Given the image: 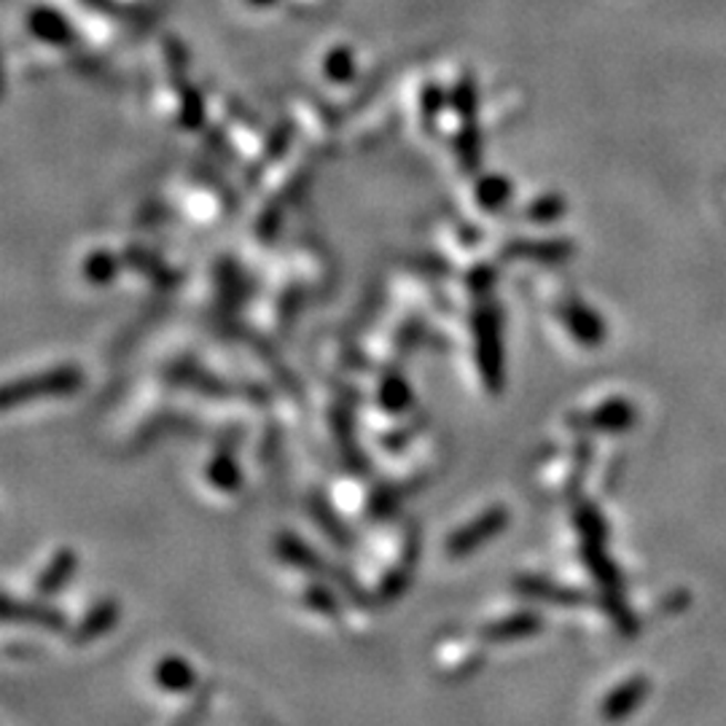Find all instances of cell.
<instances>
[{"label": "cell", "mask_w": 726, "mask_h": 726, "mask_svg": "<svg viewBox=\"0 0 726 726\" xmlns=\"http://www.w3.org/2000/svg\"><path fill=\"white\" fill-rule=\"evenodd\" d=\"M474 355L481 383L492 396H498L506 385L504 312L498 304H481L474 312Z\"/></svg>", "instance_id": "cell-1"}, {"label": "cell", "mask_w": 726, "mask_h": 726, "mask_svg": "<svg viewBox=\"0 0 726 726\" xmlns=\"http://www.w3.org/2000/svg\"><path fill=\"white\" fill-rule=\"evenodd\" d=\"M84 385V372L76 363H60V366L46 369V372L33 374V377L14 380L3 387V409H14L20 404L41 402V398L71 396Z\"/></svg>", "instance_id": "cell-2"}, {"label": "cell", "mask_w": 726, "mask_h": 726, "mask_svg": "<svg viewBox=\"0 0 726 726\" xmlns=\"http://www.w3.org/2000/svg\"><path fill=\"white\" fill-rule=\"evenodd\" d=\"M509 528V509L506 506H490V509L481 511L479 517H474L471 522H466L455 533L447 536L444 541V554L449 560H463V557H471L479 552L485 543H490L492 538H498L504 530Z\"/></svg>", "instance_id": "cell-3"}, {"label": "cell", "mask_w": 726, "mask_h": 726, "mask_svg": "<svg viewBox=\"0 0 726 726\" xmlns=\"http://www.w3.org/2000/svg\"><path fill=\"white\" fill-rule=\"evenodd\" d=\"M637 406L628 398H611L598 404L590 412H573L568 415V428L575 434H624L635 428Z\"/></svg>", "instance_id": "cell-4"}, {"label": "cell", "mask_w": 726, "mask_h": 726, "mask_svg": "<svg viewBox=\"0 0 726 726\" xmlns=\"http://www.w3.org/2000/svg\"><path fill=\"white\" fill-rule=\"evenodd\" d=\"M417 557H421V528H417V522H412L404 533L402 560L380 579L377 590H374V600H377V603H396V600L409 590Z\"/></svg>", "instance_id": "cell-5"}, {"label": "cell", "mask_w": 726, "mask_h": 726, "mask_svg": "<svg viewBox=\"0 0 726 726\" xmlns=\"http://www.w3.org/2000/svg\"><path fill=\"white\" fill-rule=\"evenodd\" d=\"M557 318L566 325L568 334L579 344H584V348H600L605 336H609V325H605L603 318L590 304L579 302V299H566V302L557 307Z\"/></svg>", "instance_id": "cell-6"}, {"label": "cell", "mask_w": 726, "mask_h": 726, "mask_svg": "<svg viewBox=\"0 0 726 726\" xmlns=\"http://www.w3.org/2000/svg\"><path fill=\"white\" fill-rule=\"evenodd\" d=\"M3 619L6 622L33 624L49 632H65L68 630V613L58 605L46 603V600H17L11 594L3 598Z\"/></svg>", "instance_id": "cell-7"}, {"label": "cell", "mask_w": 726, "mask_h": 726, "mask_svg": "<svg viewBox=\"0 0 726 726\" xmlns=\"http://www.w3.org/2000/svg\"><path fill=\"white\" fill-rule=\"evenodd\" d=\"M331 431H334L336 447H340L348 471L359 474V477H366V474L372 471V463H369V455L363 453V449L359 447V442H355L353 406L340 404L331 409Z\"/></svg>", "instance_id": "cell-8"}, {"label": "cell", "mask_w": 726, "mask_h": 726, "mask_svg": "<svg viewBox=\"0 0 726 726\" xmlns=\"http://www.w3.org/2000/svg\"><path fill=\"white\" fill-rule=\"evenodd\" d=\"M515 592L528 600H541V603L566 605V609H575V605L590 603V594L575 590V587L557 584V581L547 579V575L522 573L515 579Z\"/></svg>", "instance_id": "cell-9"}, {"label": "cell", "mask_w": 726, "mask_h": 726, "mask_svg": "<svg viewBox=\"0 0 726 726\" xmlns=\"http://www.w3.org/2000/svg\"><path fill=\"white\" fill-rule=\"evenodd\" d=\"M651 694V681L646 675H632V678L622 681L616 688H611L609 697L600 705V718L605 724H622L630 718Z\"/></svg>", "instance_id": "cell-10"}, {"label": "cell", "mask_w": 726, "mask_h": 726, "mask_svg": "<svg viewBox=\"0 0 726 726\" xmlns=\"http://www.w3.org/2000/svg\"><path fill=\"white\" fill-rule=\"evenodd\" d=\"M543 630V616L541 613L533 611H519V613H509L504 619H492V622L481 624L479 637L485 643H517V641H528V637H536L538 632Z\"/></svg>", "instance_id": "cell-11"}, {"label": "cell", "mask_w": 726, "mask_h": 726, "mask_svg": "<svg viewBox=\"0 0 726 726\" xmlns=\"http://www.w3.org/2000/svg\"><path fill=\"white\" fill-rule=\"evenodd\" d=\"M274 554H278L286 566L299 568V571L304 573L323 575V579H331V573H334V562H329L323 554H318V549H312L302 536L288 533V530L274 538Z\"/></svg>", "instance_id": "cell-12"}, {"label": "cell", "mask_w": 726, "mask_h": 726, "mask_svg": "<svg viewBox=\"0 0 726 726\" xmlns=\"http://www.w3.org/2000/svg\"><path fill=\"white\" fill-rule=\"evenodd\" d=\"M118 619H122V605H118V600H97V603L84 613V619H81L76 628L71 630V643L73 646H90V643L108 635L118 624Z\"/></svg>", "instance_id": "cell-13"}, {"label": "cell", "mask_w": 726, "mask_h": 726, "mask_svg": "<svg viewBox=\"0 0 726 726\" xmlns=\"http://www.w3.org/2000/svg\"><path fill=\"white\" fill-rule=\"evenodd\" d=\"M575 246L566 237H549V240H511L506 246L504 256L509 259H530L541 261V265H562V261L573 259Z\"/></svg>", "instance_id": "cell-14"}, {"label": "cell", "mask_w": 726, "mask_h": 726, "mask_svg": "<svg viewBox=\"0 0 726 726\" xmlns=\"http://www.w3.org/2000/svg\"><path fill=\"white\" fill-rule=\"evenodd\" d=\"M76 571H79V554L73 552L71 547L58 549L52 560L46 562V568L39 573V579H35V594L43 600L58 598V594L71 584Z\"/></svg>", "instance_id": "cell-15"}, {"label": "cell", "mask_w": 726, "mask_h": 726, "mask_svg": "<svg viewBox=\"0 0 726 726\" xmlns=\"http://www.w3.org/2000/svg\"><path fill=\"white\" fill-rule=\"evenodd\" d=\"M310 517L315 519L318 528L323 530L325 538H329L334 547L344 549V552H350V549L355 547L353 528H350V525L344 522L340 515H336L334 506H331L323 496H318V492L315 496H310Z\"/></svg>", "instance_id": "cell-16"}, {"label": "cell", "mask_w": 726, "mask_h": 726, "mask_svg": "<svg viewBox=\"0 0 726 726\" xmlns=\"http://www.w3.org/2000/svg\"><path fill=\"white\" fill-rule=\"evenodd\" d=\"M28 28L35 39L52 46H68L73 43V28L60 11L49 9V6H35L28 17Z\"/></svg>", "instance_id": "cell-17"}, {"label": "cell", "mask_w": 726, "mask_h": 726, "mask_svg": "<svg viewBox=\"0 0 726 726\" xmlns=\"http://www.w3.org/2000/svg\"><path fill=\"white\" fill-rule=\"evenodd\" d=\"M154 681H156V686L165 688V692H170V694H189L199 684L197 670H194L189 662L178 654L165 656V660L154 667Z\"/></svg>", "instance_id": "cell-18"}, {"label": "cell", "mask_w": 726, "mask_h": 726, "mask_svg": "<svg viewBox=\"0 0 726 726\" xmlns=\"http://www.w3.org/2000/svg\"><path fill=\"white\" fill-rule=\"evenodd\" d=\"M170 380L173 385H180V387H191V391L197 393H205V396H216V398H227L231 393V387L224 383V380L212 377L210 372H205V369L194 366V363H175L170 369Z\"/></svg>", "instance_id": "cell-19"}, {"label": "cell", "mask_w": 726, "mask_h": 726, "mask_svg": "<svg viewBox=\"0 0 726 726\" xmlns=\"http://www.w3.org/2000/svg\"><path fill=\"white\" fill-rule=\"evenodd\" d=\"M205 477L216 490L221 492H237L242 487V468L240 463H237L235 453H231L229 444H224L221 449H216L212 453V458L208 463V468H205Z\"/></svg>", "instance_id": "cell-20"}, {"label": "cell", "mask_w": 726, "mask_h": 726, "mask_svg": "<svg viewBox=\"0 0 726 726\" xmlns=\"http://www.w3.org/2000/svg\"><path fill=\"white\" fill-rule=\"evenodd\" d=\"M573 528L581 543H609V522L592 500H579L573 506Z\"/></svg>", "instance_id": "cell-21"}, {"label": "cell", "mask_w": 726, "mask_h": 726, "mask_svg": "<svg viewBox=\"0 0 726 726\" xmlns=\"http://www.w3.org/2000/svg\"><path fill=\"white\" fill-rule=\"evenodd\" d=\"M377 402L387 415H404V412L412 409V385L398 372H387L380 380Z\"/></svg>", "instance_id": "cell-22"}, {"label": "cell", "mask_w": 726, "mask_h": 726, "mask_svg": "<svg viewBox=\"0 0 726 726\" xmlns=\"http://www.w3.org/2000/svg\"><path fill=\"white\" fill-rule=\"evenodd\" d=\"M474 194H477V203L485 210H500L504 205H509L515 189H511L509 178H504V175H485V178H479Z\"/></svg>", "instance_id": "cell-23"}, {"label": "cell", "mask_w": 726, "mask_h": 726, "mask_svg": "<svg viewBox=\"0 0 726 726\" xmlns=\"http://www.w3.org/2000/svg\"><path fill=\"white\" fill-rule=\"evenodd\" d=\"M304 605L325 619H340L342 616V600L340 594L331 590L323 581H315L304 590Z\"/></svg>", "instance_id": "cell-24"}, {"label": "cell", "mask_w": 726, "mask_h": 726, "mask_svg": "<svg viewBox=\"0 0 726 726\" xmlns=\"http://www.w3.org/2000/svg\"><path fill=\"white\" fill-rule=\"evenodd\" d=\"M566 212H568V205L560 194H543V197H536L533 203L525 208V218L533 224H554L560 221Z\"/></svg>", "instance_id": "cell-25"}, {"label": "cell", "mask_w": 726, "mask_h": 726, "mask_svg": "<svg viewBox=\"0 0 726 726\" xmlns=\"http://www.w3.org/2000/svg\"><path fill=\"white\" fill-rule=\"evenodd\" d=\"M404 498V490L402 487H396L393 481H385V485L374 487L372 496H369V515L374 519H387L396 515L398 504H402Z\"/></svg>", "instance_id": "cell-26"}, {"label": "cell", "mask_w": 726, "mask_h": 726, "mask_svg": "<svg viewBox=\"0 0 726 726\" xmlns=\"http://www.w3.org/2000/svg\"><path fill=\"white\" fill-rule=\"evenodd\" d=\"M323 73L325 79L334 81V84H348L355 76V58L348 46L331 49L323 58Z\"/></svg>", "instance_id": "cell-27"}, {"label": "cell", "mask_w": 726, "mask_h": 726, "mask_svg": "<svg viewBox=\"0 0 726 726\" xmlns=\"http://www.w3.org/2000/svg\"><path fill=\"white\" fill-rule=\"evenodd\" d=\"M460 156V165L466 173H474L479 167V129H477V118H466L463 122V129L458 135V143H455Z\"/></svg>", "instance_id": "cell-28"}, {"label": "cell", "mask_w": 726, "mask_h": 726, "mask_svg": "<svg viewBox=\"0 0 726 726\" xmlns=\"http://www.w3.org/2000/svg\"><path fill=\"white\" fill-rule=\"evenodd\" d=\"M116 272H118L116 259L111 253H105V250H97V253H92L90 259L84 261V278L95 286L111 283V280L116 278Z\"/></svg>", "instance_id": "cell-29"}, {"label": "cell", "mask_w": 726, "mask_h": 726, "mask_svg": "<svg viewBox=\"0 0 726 726\" xmlns=\"http://www.w3.org/2000/svg\"><path fill=\"white\" fill-rule=\"evenodd\" d=\"M453 108L466 118H477V81L460 79L453 90Z\"/></svg>", "instance_id": "cell-30"}, {"label": "cell", "mask_w": 726, "mask_h": 726, "mask_svg": "<svg viewBox=\"0 0 726 726\" xmlns=\"http://www.w3.org/2000/svg\"><path fill=\"white\" fill-rule=\"evenodd\" d=\"M444 103H447V95H444L439 84H425V86H423L421 111H423V122H425V127H434L436 118H439V114H442Z\"/></svg>", "instance_id": "cell-31"}, {"label": "cell", "mask_w": 726, "mask_h": 726, "mask_svg": "<svg viewBox=\"0 0 726 726\" xmlns=\"http://www.w3.org/2000/svg\"><path fill=\"white\" fill-rule=\"evenodd\" d=\"M210 694H212V686H205L203 692L191 699L189 707H186V711L175 718L173 726H203L205 713H208V707H210Z\"/></svg>", "instance_id": "cell-32"}, {"label": "cell", "mask_w": 726, "mask_h": 726, "mask_svg": "<svg viewBox=\"0 0 726 726\" xmlns=\"http://www.w3.org/2000/svg\"><path fill=\"white\" fill-rule=\"evenodd\" d=\"M250 6H259V9H265V6H272L274 0H248Z\"/></svg>", "instance_id": "cell-33"}]
</instances>
